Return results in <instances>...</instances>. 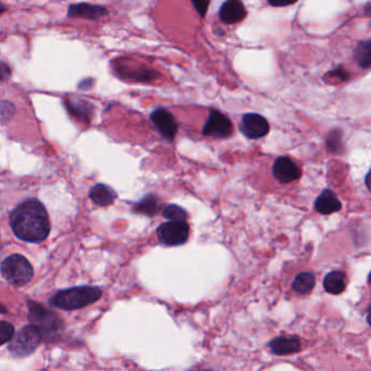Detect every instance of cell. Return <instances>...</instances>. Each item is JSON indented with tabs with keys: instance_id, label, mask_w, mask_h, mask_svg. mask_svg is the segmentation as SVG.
I'll return each mask as SVG.
<instances>
[{
	"instance_id": "cell-1",
	"label": "cell",
	"mask_w": 371,
	"mask_h": 371,
	"mask_svg": "<svg viewBox=\"0 0 371 371\" xmlns=\"http://www.w3.org/2000/svg\"><path fill=\"white\" fill-rule=\"evenodd\" d=\"M10 227L15 237L24 242L41 243L51 232V221L43 203L29 199L12 211Z\"/></svg>"
},
{
	"instance_id": "cell-2",
	"label": "cell",
	"mask_w": 371,
	"mask_h": 371,
	"mask_svg": "<svg viewBox=\"0 0 371 371\" xmlns=\"http://www.w3.org/2000/svg\"><path fill=\"white\" fill-rule=\"evenodd\" d=\"M101 289L97 287H75L56 293L49 304L63 310H77L97 302L101 297Z\"/></svg>"
},
{
	"instance_id": "cell-3",
	"label": "cell",
	"mask_w": 371,
	"mask_h": 371,
	"mask_svg": "<svg viewBox=\"0 0 371 371\" xmlns=\"http://www.w3.org/2000/svg\"><path fill=\"white\" fill-rule=\"evenodd\" d=\"M29 307V320L32 326L39 329L42 338L46 340H53L55 335L59 334L63 330V323L59 317L54 311L48 310L47 308L39 303L27 302Z\"/></svg>"
},
{
	"instance_id": "cell-4",
	"label": "cell",
	"mask_w": 371,
	"mask_h": 371,
	"mask_svg": "<svg viewBox=\"0 0 371 371\" xmlns=\"http://www.w3.org/2000/svg\"><path fill=\"white\" fill-rule=\"evenodd\" d=\"M0 271L4 278L10 284L18 285V287L29 283L34 273L33 267L30 261L19 254H13L7 257L1 263Z\"/></svg>"
},
{
	"instance_id": "cell-5",
	"label": "cell",
	"mask_w": 371,
	"mask_h": 371,
	"mask_svg": "<svg viewBox=\"0 0 371 371\" xmlns=\"http://www.w3.org/2000/svg\"><path fill=\"white\" fill-rule=\"evenodd\" d=\"M43 338L39 329L34 326H27L22 328L19 332L12 337L9 342L10 353L15 357H27L35 352L39 346Z\"/></svg>"
},
{
	"instance_id": "cell-6",
	"label": "cell",
	"mask_w": 371,
	"mask_h": 371,
	"mask_svg": "<svg viewBox=\"0 0 371 371\" xmlns=\"http://www.w3.org/2000/svg\"><path fill=\"white\" fill-rule=\"evenodd\" d=\"M189 227L185 221H168L159 225L157 237L165 246H179L189 239Z\"/></svg>"
},
{
	"instance_id": "cell-7",
	"label": "cell",
	"mask_w": 371,
	"mask_h": 371,
	"mask_svg": "<svg viewBox=\"0 0 371 371\" xmlns=\"http://www.w3.org/2000/svg\"><path fill=\"white\" fill-rule=\"evenodd\" d=\"M203 134L213 139H225L233 134L231 120L217 109H211L203 127Z\"/></svg>"
},
{
	"instance_id": "cell-8",
	"label": "cell",
	"mask_w": 371,
	"mask_h": 371,
	"mask_svg": "<svg viewBox=\"0 0 371 371\" xmlns=\"http://www.w3.org/2000/svg\"><path fill=\"white\" fill-rule=\"evenodd\" d=\"M239 131L249 139H259L266 137L270 125L266 118L258 113H245L239 122Z\"/></svg>"
},
{
	"instance_id": "cell-9",
	"label": "cell",
	"mask_w": 371,
	"mask_h": 371,
	"mask_svg": "<svg viewBox=\"0 0 371 371\" xmlns=\"http://www.w3.org/2000/svg\"><path fill=\"white\" fill-rule=\"evenodd\" d=\"M151 122L156 131L158 132L161 137L167 141L172 142L177 133V121L170 111L165 108H156L151 113Z\"/></svg>"
},
{
	"instance_id": "cell-10",
	"label": "cell",
	"mask_w": 371,
	"mask_h": 371,
	"mask_svg": "<svg viewBox=\"0 0 371 371\" xmlns=\"http://www.w3.org/2000/svg\"><path fill=\"white\" fill-rule=\"evenodd\" d=\"M272 175L279 182L289 184L298 180L302 175V171L292 159L281 156L273 163Z\"/></svg>"
},
{
	"instance_id": "cell-11",
	"label": "cell",
	"mask_w": 371,
	"mask_h": 371,
	"mask_svg": "<svg viewBox=\"0 0 371 371\" xmlns=\"http://www.w3.org/2000/svg\"><path fill=\"white\" fill-rule=\"evenodd\" d=\"M246 17L244 4L237 0H227L219 9V19L225 24H235Z\"/></svg>"
},
{
	"instance_id": "cell-12",
	"label": "cell",
	"mask_w": 371,
	"mask_h": 371,
	"mask_svg": "<svg viewBox=\"0 0 371 371\" xmlns=\"http://www.w3.org/2000/svg\"><path fill=\"white\" fill-rule=\"evenodd\" d=\"M108 15L107 8L103 6L77 4L71 5L68 10V17L82 18V19L99 20Z\"/></svg>"
},
{
	"instance_id": "cell-13",
	"label": "cell",
	"mask_w": 371,
	"mask_h": 371,
	"mask_svg": "<svg viewBox=\"0 0 371 371\" xmlns=\"http://www.w3.org/2000/svg\"><path fill=\"white\" fill-rule=\"evenodd\" d=\"M314 206L317 213L327 215L340 211L342 203L331 189H326L317 197Z\"/></svg>"
},
{
	"instance_id": "cell-14",
	"label": "cell",
	"mask_w": 371,
	"mask_h": 371,
	"mask_svg": "<svg viewBox=\"0 0 371 371\" xmlns=\"http://www.w3.org/2000/svg\"><path fill=\"white\" fill-rule=\"evenodd\" d=\"M268 346L272 354L282 356L298 352L301 350V342L294 337H280L269 342Z\"/></svg>"
},
{
	"instance_id": "cell-15",
	"label": "cell",
	"mask_w": 371,
	"mask_h": 371,
	"mask_svg": "<svg viewBox=\"0 0 371 371\" xmlns=\"http://www.w3.org/2000/svg\"><path fill=\"white\" fill-rule=\"evenodd\" d=\"M89 199L99 207H107L117 199L115 189L105 184H96L89 191Z\"/></svg>"
},
{
	"instance_id": "cell-16",
	"label": "cell",
	"mask_w": 371,
	"mask_h": 371,
	"mask_svg": "<svg viewBox=\"0 0 371 371\" xmlns=\"http://www.w3.org/2000/svg\"><path fill=\"white\" fill-rule=\"evenodd\" d=\"M65 106H67L68 111L73 117L77 119L84 121V122H89L91 120L92 115H93V106L87 101H82L77 99H65Z\"/></svg>"
},
{
	"instance_id": "cell-17",
	"label": "cell",
	"mask_w": 371,
	"mask_h": 371,
	"mask_svg": "<svg viewBox=\"0 0 371 371\" xmlns=\"http://www.w3.org/2000/svg\"><path fill=\"white\" fill-rule=\"evenodd\" d=\"M323 287L330 294H341L346 287V275L341 271H332L323 280Z\"/></svg>"
},
{
	"instance_id": "cell-18",
	"label": "cell",
	"mask_w": 371,
	"mask_h": 371,
	"mask_svg": "<svg viewBox=\"0 0 371 371\" xmlns=\"http://www.w3.org/2000/svg\"><path fill=\"white\" fill-rule=\"evenodd\" d=\"M161 197L155 193H151V194L143 197L139 203H135L134 211L143 213V215H153L161 209Z\"/></svg>"
},
{
	"instance_id": "cell-19",
	"label": "cell",
	"mask_w": 371,
	"mask_h": 371,
	"mask_svg": "<svg viewBox=\"0 0 371 371\" xmlns=\"http://www.w3.org/2000/svg\"><path fill=\"white\" fill-rule=\"evenodd\" d=\"M316 284V278L311 272H302L296 275V278L293 281V290L297 294L307 295L314 290Z\"/></svg>"
},
{
	"instance_id": "cell-20",
	"label": "cell",
	"mask_w": 371,
	"mask_h": 371,
	"mask_svg": "<svg viewBox=\"0 0 371 371\" xmlns=\"http://www.w3.org/2000/svg\"><path fill=\"white\" fill-rule=\"evenodd\" d=\"M343 133L341 130H332L326 139V149L330 153H340L343 149Z\"/></svg>"
},
{
	"instance_id": "cell-21",
	"label": "cell",
	"mask_w": 371,
	"mask_h": 371,
	"mask_svg": "<svg viewBox=\"0 0 371 371\" xmlns=\"http://www.w3.org/2000/svg\"><path fill=\"white\" fill-rule=\"evenodd\" d=\"M163 217L169 221H187L189 218V213L182 207L170 203L163 208Z\"/></svg>"
},
{
	"instance_id": "cell-22",
	"label": "cell",
	"mask_w": 371,
	"mask_h": 371,
	"mask_svg": "<svg viewBox=\"0 0 371 371\" xmlns=\"http://www.w3.org/2000/svg\"><path fill=\"white\" fill-rule=\"evenodd\" d=\"M370 41L369 39L359 43L358 47H357V63L363 69H368L370 67Z\"/></svg>"
},
{
	"instance_id": "cell-23",
	"label": "cell",
	"mask_w": 371,
	"mask_h": 371,
	"mask_svg": "<svg viewBox=\"0 0 371 371\" xmlns=\"http://www.w3.org/2000/svg\"><path fill=\"white\" fill-rule=\"evenodd\" d=\"M15 113V106L10 101H0V123L5 125L9 122Z\"/></svg>"
},
{
	"instance_id": "cell-24",
	"label": "cell",
	"mask_w": 371,
	"mask_h": 371,
	"mask_svg": "<svg viewBox=\"0 0 371 371\" xmlns=\"http://www.w3.org/2000/svg\"><path fill=\"white\" fill-rule=\"evenodd\" d=\"M15 335V328L7 321H0V346L10 342Z\"/></svg>"
},
{
	"instance_id": "cell-25",
	"label": "cell",
	"mask_w": 371,
	"mask_h": 371,
	"mask_svg": "<svg viewBox=\"0 0 371 371\" xmlns=\"http://www.w3.org/2000/svg\"><path fill=\"white\" fill-rule=\"evenodd\" d=\"M191 4L194 5L195 9L199 12V15L203 18L206 13L207 8H208L210 3L209 1H191Z\"/></svg>"
},
{
	"instance_id": "cell-26",
	"label": "cell",
	"mask_w": 371,
	"mask_h": 371,
	"mask_svg": "<svg viewBox=\"0 0 371 371\" xmlns=\"http://www.w3.org/2000/svg\"><path fill=\"white\" fill-rule=\"evenodd\" d=\"M11 75V69L6 63H0V81H6Z\"/></svg>"
},
{
	"instance_id": "cell-27",
	"label": "cell",
	"mask_w": 371,
	"mask_h": 371,
	"mask_svg": "<svg viewBox=\"0 0 371 371\" xmlns=\"http://www.w3.org/2000/svg\"><path fill=\"white\" fill-rule=\"evenodd\" d=\"M268 4L270 6H273V7H285V6L293 5V4H294V3H292V1H290V3H280V4H278V3H272V1H269Z\"/></svg>"
},
{
	"instance_id": "cell-28",
	"label": "cell",
	"mask_w": 371,
	"mask_h": 371,
	"mask_svg": "<svg viewBox=\"0 0 371 371\" xmlns=\"http://www.w3.org/2000/svg\"><path fill=\"white\" fill-rule=\"evenodd\" d=\"M7 308L0 303V314H7Z\"/></svg>"
},
{
	"instance_id": "cell-29",
	"label": "cell",
	"mask_w": 371,
	"mask_h": 371,
	"mask_svg": "<svg viewBox=\"0 0 371 371\" xmlns=\"http://www.w3.org/2000/svg\"><path fill=\"white\" fill-rule=\"evenodd\" d=\"M6 11V7L3 5V4L0 3V15L3 13V12Z\"/></svg>"
}]
</instances>
